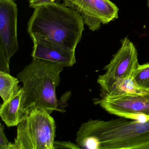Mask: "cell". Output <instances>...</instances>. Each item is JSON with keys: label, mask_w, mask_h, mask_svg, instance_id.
<instances>
[{"label": "cell", "mask_w": 149, "mask_h": 149, "mask_svg": "<svg viewBox=\"0 0 149 149\" xmlns=\"http://www.w3.org/2000/svg\"><path fill=\"white\" fill-rule=\"evenodd\" d=\"M76 142L81 149H149V121L90 119L82 124Z\"/></svg>", "instance_id": "cell-1"}, {"label": "cell", "mask_w": 149, "mask_h": 149, "mask_svg": "<svg viewBox=\"0 0 149 149\" xmlns=\"http://www.w3.org/2000/svg\"><path fill=\"white\" fill-rule=\"evenodd\" d=\"M84 26L81 17L73 9L58 1H49L35 8L27 30L33 41H47L75 51Z\"/></svg>", "instance_id": "cell-2"}, {"label": "cell", "mask_w": 149, "mask_h": 149, "mask_svg": "<svg viewBox=\"0 0 149 149\" xmlns=\"http://www.w3.org/2000/svg\"><path fill=\"white\" fill-rule=\"evenodd\" d=\"M64 67L61 64L33 58L16 76L23 84V109L26 113L33 108L44 109L51 114L54 111L64 112L71 92L65 93L58 100L56 88L61 83L60 74Z\"/></svg>", "instance_id": "cell-3"}, {"label": "cell", "mask_w": 149, "mask_h": 149, "mask_svg": "<svg viewBox=\"0 0 149 149\" xmlns=\"http://www.w3.org/2000/svg\"><path fill=\"white\" fill-rule=\"evenodd\" d=\"M56 130L54 119L47 111L33 108L18 125L14 149H54Z\"/></svg>", "instance_id": "cell-4"}, {"label": "cell", "mask_w": 149, "mask_h": 149, "mask_svg": "<svg viewBox=\"0 0 149 149\" xmlns=\"http://www.w3.org/2000/svg\"><path fill=\"white\" fill-rule=\"evenodd\" d=\"M94 103L119 117L143 123L149 121V93L104 95Z\"/></svg>", "instance_id": "cell-5"}, {"label": "cell", "mask_w": 149, "mask_h": 149, "mask_svg": "<svg viewBox=\"0 0 149 149\" xmlns=\"http://www.w3.org/2000/svg\"><path fill=\"white\" fill-rule=\"evenodd\" d=\"M66 6L81 17L84 25L92 31L102 24H108L118 18L119 9L110 0H63Z\"/></svg>", "instance_id": "cell-6"}, {"label": "cell", "mask_w": 149, "mask_h": 149, "mask_svg": "<svg viewBox=\"0 0 149 149\" xmlns=\"http://www.w3.org/2000/svg\"><path fill=\"white\" fill-rule=\"evenodd\" d=\"M139 65L136 49L125 37L121 40V47L104 68L105 73L98 77L97 83L100 86L116 79L131 76Z\"/></svg>", "instance_id": "cell-7"}, {"label": "cell", "mask_w": 149, "mask_h": 149, "mask_svg": "<svg viewBox=\"0 0 149 149\" xmlns=\"http://www.w3.org/2000/svg\"><path fill=\"white\" fill-rule=\"evenodd\" d=\"M18 8L14 0H0V46L9 60L19 49Z\"/></svg>", "instance_id": "cell-8"}, {"label": "cell", "mask_w": 149, "mask_h": 149, "mask_svg": "<svg viewBox=\"0 0 149 149\" xmlns=\"http://www.w3.org/2000/svg\"><path fill=\"white\" fill-rule=\"evenodd\" d=\"M33 42L31 55L33 58L49 61L64 67H72L76 62L75 51L43 40L33 41Z\"/></svg>", "instance_id": "cell-9"}, {"label": "cell", "mask_w": 149, "mask_h": 149, "mask_svg": "<svg viewBox=\"0 0 149 149\" xmlns=\"http://www.w3.org/2000/svg\"><path fill=\"white\" fill-rule=\"evenodd\" d=\"M23 91L22 87L6 102L0 108V116L8 127L18 126L26 116L22 103Z\"/></svg>", "instance_id": "cell-10"}, {"label": "cell", "mask_w": 149, "mask_h": 149, "mask_svg": "<svg viewBox=\"0 0 149 149\" xmlns=\"http://www.w3.org/2000/svg\"><path fill=\"white\" fill-rule=\"evenodd\" d=\"M100 86L103 95H116L129 93L145 94L149 93L143 90L137 86L132 75L126 78L116 79Z\"/></svg>", "instance_id": "cell-11"}, {"label": "cell", "mask_w": 149, "mask_h": 149, "mask_svg": "<svg viewBox=\"0 0 149 149\" xmlns=\"http://www.w3.org/2000/svg\"><path fill=\"white\" fill-rule=\"evenodd\" d=\"M19 81L10 74L0 71V95L3 102L7 101L20 89Z\"/></svg>", "instance_id": "cell-12"}, {"label": "cell", "mask_w": 149, "mask_h": 149, "mask_svg": "<svg viewBox=\"0 0 149 149\" xmlns=\"http://www.w3.org/2000/svg\"><path fill=\"white\" fill-rule=\"evenodd\" d=\"M132 76L140 89L149 92V62L139 64Z\"/></svg>", "instance_id": "cell-13"}, {"label": "cell", "mask_w": 149, "mask_h": 149, "mask_svg": "<svg viewBox=\"0 0 149 149\" xmlns=\"http://www.w3.org/2000/svg\"><path fill=\"white\" fill-rule=\"evenodd\" d=\"M10 60L2 47L0 46V71L10 74Z\"/></svg>", "instance_id": "cell-14"}, {"label": "cell", "mask_w": 149, "mask_h": 149, "mask_svg": "<svg viewBox=\"0 0 149 149\" xmlns=\"http://www.w3.org/2000/svg\"><path fill=\"white\" fill-rule=\"evenodd\" d=\"M0 149H14L13 143L8 141L5 132L4 125L0 124Z\"/></svg>", "instance_id": "cell-15"}, {"label": "cell", "mask_w": 149, "mask_h": 149, "mask_svg": "<svg viewBox=\"0 0 149 149\" xmlns=\"http://www.w3.org/2000/svg\"><path fill=\"white\" fill-rule=\"evenodd\" d=\"M54 149H80V147L77 144L71 143L70 141H54Z\"/></svg>", "instance_id": "cell-16"}, {"label": "cell", "mask_w": 149, "mask_h": 149, "mask_svg": "<svg viewBox=\"0 0 149 149\" xmlns=\"http://www.w3.org/2000/svg\"><path fill=\"white\" fill-rule=\"evenodd\" d=\"M57 0H29V6L32 8H34L36 7L40 4L49 1H55Z\"/></svg>", "instance_id": "cell-17"}, {"label": "cell", "mask_w": 149, "mask_h": 149, "mask_svg": "<svg viewBox=\"0 0 149 149\" xmlns=\"http://www.w3.org/2000/svg\"><path fill=\"white\" fill-rule=\"evenodd\" d=\"M147 6H148V8L149 9V0H147Z\"/></svg>", "instance_id": "cell-18"}]
</instances>
